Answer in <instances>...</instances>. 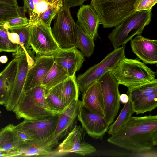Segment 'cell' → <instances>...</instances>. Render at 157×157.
<instances>
[{
	"instance_id": "obj_1",
	"label": "cell",
	"mask_w": 157,
	"mask_h": 157,
	"mask_svg": "<svg viewBox=\"0 0 157 157\" xmlns=\"http://www.w3.org/2000/svg\"><path fill=\"white\" fill-rule=\"evenodd\" d=\"M107 140L134 152L152 149L157 145V115L131 116L126 124Z\"/></svg>"
},
{
	"instance_id": "obj_2",
	"label": "cell",
	"mask_w": 157,
	"mask_h": 157,
	"mask_svg": "<svg viewBox=\"0 0 157 157\" xmlns=\"http://www.w3.org/2000/svg\"><path fill=\"white\" fill-rule=\"evenodd\" d=\"M109 71L118 84L126 86L129 92L143 85L157 82L155 72L144 63L125 57Z\"/></svg>"
},
{
	"instance_id": "obj_3",
	"label": "cell",
	"mask_w": 157,
	"mask_h": 157,
	"mask_svg": "<svg viewBox=\"0 0 157 157\" xmlns=\"http://www.w3.org/2000/svg\"><path fill=\"white\" fill-rule=\"evenodd\" d=\"M46 88L40 85L24 92L13 111L16 118L37 120L62 112L51 107L45 98Z\"/></svg>"
},
{
	"instance_id": "obj_4",
	"label": "cell",
	"mask_w": 157,
	"mask_h": 157,
	"mask_svg": "<svg viewBox=\"0 0 157 157\" xmlns=\"http://www.w3.org/2000/svg\"><path fill=\"white\" fill-rule=\"evenodd\" d=\"M140 0H91L90 5L104 28L117 26L136 11Z\"/></svg>"
},
{
	"instance_id": "obj_5",
	"label": "cell",
	"mask_w": 157,
	"mask_h": 157,
	"mask_svg": "<svg viewBox=\"0 0 157 157\" xmlns=\"http://www.w3.org/2000/svg\"><path fill=\"white\" fill-rule=\"evenodd\" d=\"M152 10L136 11L115 27L108 36L114 49L125 45L135 36L141 35L151 21Z\"/></svg>"
},
{
	"instance_id": "obj_6",
	"label": "cell",
	"mask_w": 157,
	"mask_h": 157,
	"mask_svg": "<svg viewBox=\"0 0 157 157\" xmlns=\"http://www.w3.org/2000/svg\"><path fill=\"white\" fill-rule=\"evenodd\" d=\"M125 57V46H122L114 49L100 62L79 75L76 79L79 91L83 93L90 85L114 68Z\"/></svg>"
},
{
	"instance_id": "obj_7",
	"label": "cell",
	"mask_w": 157,
	"mask_h": 157,
	"mask_svg": "<svg viewBox=\"0 0 157 157\" xmlns=\"http://www.w3.org/2000/svg\"><path fill=\"white\" fill-rule=\"evenodd\" d=\"M29 44L38 56H54L61 49L53 37L51 27L40 21L30 26Z\"/></svg>"
},
{
	"instance_id": "obj_8",
	"label": "cell",
	"mask_w": 157,
	"mask_h": 157,
	"mask_svg": "<svg viewBox=\"0 0 157 157\" xmlns=\"http://www.w3.org/2000/svg\"><path fill=\"white\" fill-rule=\"evenodd\" d=\"M13 57L18 60L17 70L14 86L7 103L4 105L6 109L13 111L24 92V87L27 74L34 63V56L25 52L18 46L17 50L13 53Z\"/></svg>"
},
{
	"instance_id": "obj_9",
	"label": "cell",
	"mask_w": 157,
	"mask_h": 157,
	"mask_svg": "<svg viewBox=\"0 0 157 157\" xmlns=\"http://www.w3.org/2000/svg\"><path fill=\"white\" fill-rule=\"evenodd\" d=\"M86 133L81 126L75 125L48 157H60L70 153L84 156L95 152L96 149L84 140Z\"/></svg>"
},
{
	"instance_id": "obj_10",
	"label": "cell",
	"mask_w": 157,
	"mask_h": 157,
	"mask_svg": "<svg viewBox=\"0 0 157 157\" xmlns=\"http://www.w3.org/2000/svg\"><path fill=\"white\" fill-rule=\"evenodd\" d=\"M54 25L51 29L53 37L61 49L75 46V23L70 8L63 6L54 17Z\"/></svg>"
},
{
	"instance_id": "obj_11",
	"label": "cell",
	"mask_w": 157,
	"mask_h": 157,
	"mask_svg": "<svg viewBox=\"0 0 157 157\" xmlns=\"http://www.w3.org/2000/svg\"><path fill=\"white\" fill-rule=\"evenodd\" d=\"M103 98L105 119L110 125L114 121L120 107V93L117 81L109 71L99 79Z\"/></svg>"
},
{
	"instance_id": "obj_12",
	"label": "cell",
	"mask_w": 157,
	"mask_h": 157,
	"mask_svg": "<svg viewBox=\"0 0 157 157\" xmlns=\"http://www.w3.org/2000/svg\"><path fill=\"white\" fill-rule=\"evenodd\" d=\"M78 105L77 118L86 133L94 139H102L109 126L105 118L91 112L79 100Z\"/></svg>"
},
{
	"instance_id": "obj_13",
	"label": "cell",
	"mask_w": 157,
	"mask_h": 157,
	"mask_svg": "<svg viewBox=\"0 0 157 157\" xmlns=\"http://www.w3.org/2000/svg\"><path fill=\"white\" fill-rule=\"evenodd\" d=\"M59 114L37 120L24 119L20 124L31 133L33 140L43 141L53 136Z\"/></svg>"
},
{
	"instance_id": "obj_14",
	"label": "cell",
	"mask_w": 157,
	"mask_h": 157,
	"mask_svg": "<svg viewBox=\"0 0 157 157\" xmlns=\"http://www.w3.org/2000/svg\"><path fill=\"white\" fill-rule=\"evenodd\" d=\"M54 62L53 56H37L35 58L33 64L27 74L24 92L41 85L44 78L52 67Z\"/></svg>"
},
{
	"instance_id": "obj_15",
	"label": "cell",
	"mask_w": 157,
	"mask_h": 157,
	"mask_svg": "<svg viewBox=\"0 0 157 157\" xmlns=\"http://www.w3.org/2000/svg\"><path fill=\"white\" fill-rule=\"evenodd\" d=\"M54 57V62L67 72L69 77L75 75L85 61L84 56L75 46L61 48Z\"/></svg>"
},
{
	"instance_id": "obj_16",
	"label": "cell",
	"mask_w": 157,
	"mask_h": 157,
	"mask_svg": "<svg viewBox=\"0 0 157 157\" xmlns=\"http://www.w3.org/2000/svg\"><path fill=\"white\" fill-rule=\"evenodd\" d=\"M133 52L144 63H157V40H152L141 35L136 36L130 40Z\"/></svg>"
},
{
	"instance_id": "obj_17",
	"label": "cell",
	"mask_w": 157,
	"mask_h": 157,
	"mask_svg": "<svg viewBox=\"0 0 157 157\" xmlns=\"http://www.w3.org/2000/svg\"><path fill=\"white\" fill-rule=\"evenodd\" d=\"M82 93L83 105L92 112L105 117L103 98L99 80L92 83Z\"/></svg>"
},
{
	"instance_id": "obj_18",
	"label": "cell",
	"mask_w": 157,
	"mask_h": 157,
	"mask_svg": "<svg viewBox=\"0 0 157 157\" xmlns=\"http://www.w3.org/2000/svg\"><path fill=\"white\" fill-rule=\"evenodd\" d=\"M76 24L94 40L98 36L100 20L96 12L90 5H82L77 13Z\"/></svg>"
},
{
	"instance_id": "obj_19",
	"label": "cell",
	"mask_w": 157,
	"mask_h": 157,
	"mask_svg": "<svg viewBox=\"0 0 157 157\" xmlns=\"http://www.w3.org/2000/svg\"><path fill=\"white\" fill-rule=\"evenodd\" d=\"M53 136L43 141L32 140L22 142L18 146L21 157H48L52 150L59 144Z\"/></svg>"
},
{
	"instance_id": "obj_20",
	"label": "cell",
	"mask_w": 157,
	"mask_h": 157,
	"mask_svg": "<svg viewBox=\"0 0 157 157\" xmlns=\"http://www.w3.org/2000/svg\"><path fill=\"white\" fill-rule=\"evenodd\" d=\"M13 57L0 73V105L4 106L9 99L17 70L18 60Z\"/></svg>"
},
{
	"instance_id": "obj_21",
	"label": "cell",
	"mask_w": 157,
	"mask_h": 157,
	"mask_svg": "<svg viewBox=\"0 0 157 157\" xmlns=\"http://www.w3.org/2000/svg\"><path fill=\"white\" fill-rule=\"evenodd\" d=\"M78 101L72 102L59 114V118L53 137L59 140L70 132L73 128L78 113Z\"/></svg>"
},
{
	"instance_id": "obj_22",
	"label": "cell",
	"mask_w": 157,
	"mask_h": 157,
	"mask_svg": "<svg viewBox=\"0 0 157 157\" xmlns=\"http://www.w3.org/2000/svg\"><path fill=\"white\" fill-rule=\"evenodd\" d=\"M12 124H9L0 131V150L6 151L18 149L22 143Z\"/></svg>"
},
{
	"instance_id": "obj_23",
	"label": "cell",
	"mask_w": 157,
	"mask_h": 157,
	"mask_svg": "<svg viewBox=\"0 0 157 157\" xmlns=\"http://www.w3.org/2000/svg\"><path fill=\"white\" fill-rule=\"evenodd\" d=\"M75 46L79 48L85 57H89L95 50L94 40L83 31L75 23Z\"/></svg>"
},
{
	"instance_id": "obj_24",
	"label": "cell",
	"mask_w": 157,
	"mask_h": 157,
	"mask_svg": "<svg viewBox=\"0 0 157 157\" xmlns=\"http://www.w3.org/2000/svg\"><path fill=\"white\" fill-rule=\"evenodd\" d=\"M79 91L75 75L69 77L62 83L61 98L66 107L68 106L74 101L78 100Z\"/></svg>"
},
{
	"instance_id": "obj_25",
	"label": "cell",
	"mask_w": 157,
	"mask_h": 157,
	"mask_svg": "<svg viewBox=\"0 0 157 157\" xmlns=\"http://www.w3.org/2000/svg\"><path fill=\"white\" fill-rule=\"evenodd\" d=\"M69 77L67 72L54 62L52 67L44 78L42 85L49 89L62 83Z\"/></svg>"
},
{
	"instance_id": "obj_26",
	"label": "cell",
	"mask_w": 157,
	"mask_h": 157,
	"mask_svg": "<svg viewBox=\"0 0 157 157\" xmlns=\"http://www.w3.org/2000/svg\"><path fill=\"white\" fill-rule=\"evenodd\" d=\"M34 6L33 12L29 14V23L30 26L36 22L40 16L44 11L52 7H62V0H33Z\"/></svg>"
},
{
	"instance_id": "obj_27",
	"label": "cell",
	"mask_w": 157,
	"mask_h": 157,
	"mask_svg": "<svg viewBox=\"0 0 157 157\" xmlns=\"http://www.w3.org/2000/svg\"><path fill=\"white\" fill-rule=\"evenodd\" d=\"M131 100L133 109L136 114L150 112L157 106V92Z\"/></svg>"
},
{
	"instance_id": "obj_28",
	"label": "cell",
	"mask_w": 157,
	"mask_h": 157,
	"mask_svg": "<svg viewBox=\"0 0 157 157\" xmlns=\"http://www.w3.org/2000/svg\"><path fill=\"white\" fill-rule=\"evenodd\" d=\"M125 104L118 117L114 122L109 127L107 132L109 135H112L122 128L128 121L134 112L133 109L131 99Z\"/></svg>"
},
{
	"instance_id": "obj_29",
	"label": "cell",
	"mask_w": 157,
	"mask_h": 157,
	"mask_svg": "<svg viewBox=\"0 0 157 157\" xmlns=\"http://www.w3.org/2000/svg\"><path fill=\"white\" fill-rule=\"evenodd\" d=\"M62 83L49 89H46L45 94V99L50 106L61 112L67 107L65 106L61 99V90Z\"/></svg>"
},
{
	"instance_id": "obj_30",
	"label": "cell",
	"mask_w": 157,
	"mask_h": 157,
	"mask_svg": "<svg viewBox=\"0 0 157 157\" xmlns=\"http://www.w3.org/2000/svg\"><path fill=\"white\" fill-rule=\"evenodd\" d=\"M22 7H14L0 3V24L20 16H25L21 11Z\"/></svg>"
},
{
	"instance_id": "obj_31",
	"label": "cell",
	"mask_w": 157,
	"mask_h": 157,
	"mask_svg": "<svg viewBox=\"0 0 157 157\" xmlns=\"http://www.w3.org/2000/svg\"><path fill=\"white\" fill-rule=\"evenodd\" d=\"M157 92V82L141 86L131 92H127L131 99L145 97Z\"/></svg>"
},
{
	"instance_id": "obj_32",
	"label": "cell",
	"mask_w": 157,
	"mask_h": 157,
	"mask_svg": "<svg viewBox=\"0 0 157 157\" xmlns=\"http://www.w3.org/2000/svg\"><path fill=\"white\" fill-rule=\"evenodd\" d=\"M18 45L11 42L9 40L6 29L3 25L0 24V52H15Z\"/></svg>"
},
{
	"instance_id": "obj_33",
	"label": "cell",
	"mask_w": 157,
	"mask_h": 157,
	"mask_svg": "<svg viewBox=\"0 0 157 157\" xmlns=\"http://www.w3.org/2000/svg\"><path fill=\"white\" fill-rule=\"evenodd\" d=\"M29 28L30 26L27 25L20 28L11 29L9 31L18 34L20 41L19 45L26 53L32 54L33 53L29 48Z\"/></svg>"
},
{
	"instance_id": "obj_34",
	"label": "cell",
	"mask_w": 157,
	"mask_h": 157,
	"mask_svg": "<svg viewBox=\"0 0 157 157\" xmlns=\"http://www.w3.org/2000/svg\"><path fill=\"white\" fill-rule=\"evenodd\" d=\"M29 19L26 16H20L6 22L3 26L6 29L9 30L16 28H21L28 25Z\"/></svg>"
},
{
	"instance_id": "obj_35",
	"label": "cell",
	"mask_w": 157,
	"mask_h": 157,
	"mask_svg": "<svg viewBox=\"0 0 157 157\" xmlns=\"http://www.w3.org/2000/svg\"><path fill=\"white\" fill-rule=\"evenodd\" d=\"M61 8L54 7L47 9L40 16L38 21H40L47 26L51 27L52 20Z\"/></svg>"
},
{
	"instance_id": "obj_36",
	"label": "cell",
	"mask_w": 157,
	"mask_h": 157,
	"mask_svg": "<svg viewBox=\"0 0 157 157\" xmlns=\"http://www.w3.org/2000/svg\"><path fill=\"white\" fill-rule=\"evenodd\" d=\"M15 130L20 140L22 142L33 140L34 139L31 133L21 124L15 126Z\"/></svg>"
},
{
	"instance_id": "obj_37",
	"label": "cell",
	"mask_w": 157,
	"mask_h": 157,
	"mask_svg": "<svg viewBox=\"0 0 157 157\" xmlns=\"http://www.w3.org/2000/svg\"><path fill=\"white\" fill-rule=\"evenodd\" d=\"M157 2V0H140L136 11L148 10L152 8Z\"/></svg>"
},
{
	"instance_id": "obj_38",
	"label": "cell",
	"mask_w": 157,
	"mask_h": 157,
	"mask_svg": "<svg viewBox=\"0 0 157 157\" xmlns=\"http://www.w3.org/2000/svg\"><path fill=\"white\" fill-rule=\"evenodd\" d=\"M86 0H62L63 6L70 8L81 6Z\"/></svg>"
},
{
	"instance_id": "obj_39",
	"label": "cell",
	"mask_w": 157,
	"mask_h": 157,
	"mask_svg": "<svg viewBox=\"0 0 157 157\" xmlns=\"http://www.w3.org/2000/svg\"><path fill=\"white\" fill-rule=\"evenodd\" d=\"M0 157H21V153L18 149L6 151L0 150Z\"/></svg>"
},
{
	"instance_id": "obj_40",
	"label": "cell",
	"mask_w": 157,
	"mask_h": 157,
	"mask_svg": "<svg viewBox=\"0 0 157 157\" xmlns=\"http://www.w3.org/2000/svg\"><path fill=\"white\" fill-rule=\"evenodd\" d=\"M24 6L22 7L23 13L24 15L25 13L31 14L34 11V8L33 0H23Z\"/></svg>"
},
{
	"instance_id": "obj_41",
	"label": "cell",
	"mask_w": 157,
	"mask_h": 157,
	"mask_svg": "<svg viewBox=\"0 0 157 157\" xmlns=\"http://www.w3.org/2000/svg\"><path fill=\"white\" fill-rule=\"evenodd\" d=\"M7 30L8 36L10 41L14 44L20 45V41L19 35L17 33L11 32L8 29H6Z\"/></svg>"
},
{
	"instance_id": "obj_42",
	"label": "cell",
	"mask_w": 157,
	"mask_h": 157,
	"mask_svg": "<svg viewBox=\"0 0 157 157\" xmlns=\"http://www.w3.org/2000/svg\"><path fill=\"white\" fill-rule=\"evenodd\" d=\"M0 3L14 7H18L17 0H0Z\"/></svg>"
},
{
	"instance_id": "obj_43",
	"label": "cell",
	"mask_w": 157,
	"mask_h": 157,
	"mask_svg": "<svg viewBox=\"0 0 157 157\" xmlns=\"http://www.w3.org/2000/svg\"><path fill=\"white\" fill-rule=\"evenodd\" d=\"M119 99L120 102L125 104L128 101L129 98L127 94H123L120 95Z\"/></svg>"
},
{
	"instance_id": "obj_44",
	"label": "cell",
	"mask_w": 157,
	"mask_h": 157,
	"mask_svg": "<svg viewBox=\"0 0 157 157\" xmlns=\"http://www.w3.org/2000/svg\"><path fill=\"white\" fill-rule=\"evenodd\" d=\"M8 59L5 55H3L0 57V62L2 63H5L7 62Z\"/></svg>"
},
{
	"instance_id": "obj_45",
	"label": "cell",
	"mask_w": 157,
	"mask_h": 157,
	"mask_svg": "<svg viewBox=\"0 0 157 157\" xmlns=\"http://www.w3.org/2000/svg\"><path fill=\"white\" fill-rule=\"evenodd\" d=\"M1 111H0V116H1Z\"/></svg>"
},
{
	"instance_id": "obj_46",
	"label": "cell",
	"mask_w": 157,
	"mask_h": 157,
	"mask_svg": "<svg viewBox=\"0 0 157 157\" xmlns=\"http://www.w3.org/2000/svg\"></svg>"
}]
</instances>
